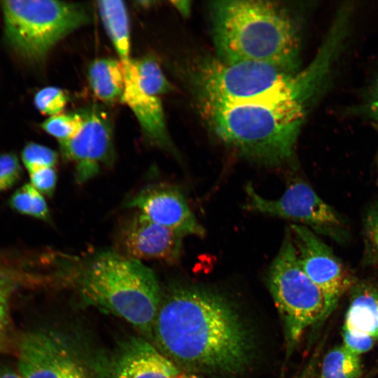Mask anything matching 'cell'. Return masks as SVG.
Listing matches in <instances>:
<instances>
[{
    "label": "cell",
    "instance_id": "obj_1",
    "mask_svg": "<svg viewBox=\"0 0 378 378\" xmlns=\"http://www.w3.org/2000/svg\"><path fill=\"white\" fill-rule=\"evenodd\" d=\"M153 340L188 372L237 375L253 356L251 335L237 309L219 293L198 286H174L162 295Z\"/></svg>",
    "mask_w": 378,
    "mask_h": 378
},
{
    "label": "cell",
    "instance_id": "obj_2",
    "mask_svg": "<svg viewBox=\"0 0 378 378\" xmlns=\"http://www.w3.org/2000/svg\"><path fill=\"white\" fill-rule=\"evenodd\" d=\"M317 95H289L239 104L198 103L211 132L243 158L279 167L294 157L307 110Z\"/></svg>",
    "mask_w": 378,
    "mask_h": 378
},
{
    "label": "cell",
    "instance_id": "obj_3",
    "mask_svg": "<svg viewBox=\"0 0 378 378\" xmlns=\"http://www.w3.org/2000/svg\"><path fill=\"white\" fill-rule=\"evenodd\" d=\"M209 13L220 59L301 69L300 24L288 6L270 1H216Z\"/></svg>",
    "mask_w": 378,
    "mask_h": 378
},
{
    "label": "cell",
    "instance_id": "obj_4",
    "mask_svg": "<svg viewBox=\"0 0 378 378\" xmlns=\"http://www.w3.org/2000/svg\"><path fill=\"white\" fill-rule=\"evenodd\" d=\"M76 285L85 304L125 319L153 340L162 294L155 275L141 261L97 253L77 270Z\"/></svg>",
    "mask_w": 378,
    "mask_h": 378
},
{
    "label": "cell",
    "instance_id": "obj_5",
    "mask_svg": "<svg viewBox=\"0 0 378 378\" xmlns=\"http://www.w3.org/2000/svg\"><path fill=\"white\" fill-rule=\"evenodd\" d=\"M186 78L197 104H239L281 97L316 85L307 68L294 70L256 61L229 62L217 57L193 62Z\"/></svg>",
    "mask_w": 378,
    "mask_h": 378
},
{
    "label": "cell",
    "instance_id": "obj_6",
    "mask_svg": "<svg viewBox=\"0 0 378 378\" xmlns=\"http://www.w3.org/2000/svg\"><path fill=\"white\" fill-rule=\"evenodd\" d=\"M2 9L7 43L32 63L43 61L57 43L90 20L83 5L61 1H5Z\"/></svg>",
    "mask_w": 378,
    "mask_h": 378
},
{
    "label": "cell",
    "instance_id": "obj_7",
    "mask_svg": "<svg viewBox=\"0 0 378 378\" xmlns=\"http://www.w3.org/2000/svg\"><path fill=\"white\" fill-rule=\"evenodd\" d=\"M267 286L284 323L288 354L307 328L330 314L322 291L300 265L290 227L270 267Z\"/></svg>",
    "mask_w": 378,
    "mask_h": 378
},
{
    "label": "cell",
    "instance_id": "obj_8",
    "mask_svg": "<svg viewBox=\"0 0 378 378\" xmlns=\"http://www.w3.org/2000/svg\"><path fill=\"white\" fill-rule=\"evenodd\" d=\"M18 367L22 378H92L76 346L51 330H36L23 336Z\"/></svg>",
    "mask_w": 378,
    "mask_h": 378
},
{
    "label": "cell",
    "instance_id": "obj_9",
    "mask_svg": "<svg viewBox=\"0 0 378 378\" xmlns=\"http://www.w3.org/2000/svg\"><path fill=\"white\" fill-rule=\"evenodd\" d=\"M245 190L244 207L249 211L298 222L321 232H330L340 225L334 209L305 182H293L276 200L263 197L251 183Z\"/></svg>",
    "mask_w": 378,
    "mask_h": 378
},
{
    "label": "cell",
    "instance_id": "obj_10",
    "mask_svg": "<svg viewBox=\"0 0 378 378\" xmlns=\"http://www.w3.org/2000/svg\"><path fill=\"white\" fill-rule=\"evenodd\" d=\"M83 123L76 135L59 143L62 156L71 162L76 179L83 183L97 175L114 159L113 128L104 110L92 105L81 111Z\"/></svg>",
    "mask_w": 378,
    "mask_h": 378
},
{
    "label": "cell",
    "instance_id": "obj_11",
    "mask_svg": "<svg viewBox=\"0 0 378 378\" xmlns=\"http://www.w3.org/2000/svg\"><path fill=\"white\" fill-rule=\"evenodd\" d=\"M300 265L319 288L326 300L329 313L351 284L349 275L332 251L309 227L290 226Z\"/></svg>",
    "mask_w": 378,
    "mask_h": 378
},
{
    "label": "cell",
    "instance_id": "obj_12",
    "mask_svg": "<svg viewBox=\"0 0 378 378\" xmlns=\"http://www.w3.org/2000/svg\"><path fill=\"white\" fill-rule=\"evenodd\" d=\"M183 237L139 211L122 225L119 241L127 258L175 263L181 255Z\"/></svg>",
    "mask_w": 378,
    "mask_h": 378
},
{
    "label": "cell",
    "instance_id": "obj_13",
    "mask_svg": "<svg viewBox=\"0 0 378 378\" xmlns=\"http://www.w3.org/2000/svg\"><path fill=\"white\" fill-rule=\"evenodd\" d=\"M127 206L136 208L153 222L173 230L183 236L205 234L182 192L171 186L147 188L128 201Z\"/></svg>",
    "mask_w": 378,
    "mask_h": 378
},
{
    "label": "cell",
    "instance_id": "obj_14",
    "mask_svg": "<svg viewBox=\"0 0 378 378\" xmlns=\"http://www.w3.org/2000/svg\"><path fill=\"white\" fill-rule=\"evenodd\" d=\"M179 373L169 358L141 337L121 342L109 365L110 378H177Z\"/></svg>",
    "mask_w": 378,
    "mask_h": 378
},
{
    "label": "cell",
    "instance_id": "obj_15",
    "mask_svg": "<svg viewBox=\"0 0 378 378\" xmlns=\"http://www.w3.org/2000/svg\"><path fill=\"white\" fill-rule=\"evenodd\" d=\"M121 62L124 73L122 101L133 112L144 134L153 145L164 149L172 147L160 97L144 92L139 84L134 59Z\"/></svg>",
    "mask_w": 378,
    "mask_h": 378
},
{
    "label": "cell",
    "instance_id": "obj_16",
    "mask_svg": "<svg viewBox=\"0 0 378 378\" xmlns=\"http://www.w3.org/2000/svg\"><path fill=\"white\" fill-rule=\"evenodd\" d=\"M344 327L372 337L378 342V288L359 286L354 291L345 316Z\"/></svg>",
    "mask_w": 378,
    "mask_h": 378
},
{
    "label": "cell",
    "instance_id": "obj_17",
    "mask_svg": "<svg viewBox=\"0 0 378 378\" xmlns=\"http://www.w3.org/2000/svg\"><path fill=\"white\" fill-rule=\"evenodd\" d=\"M88 80L94 94L106 104L122 99L124 73L121 62L113 58H99L88 69Z\"/></svg>",
    "mask_w": 378,
    "mask_h": 378
},
{
    "label": "cell",
    "instance_id": "obj_18",
    "mask_svg": "<svg viewBox=\"0 0 378 378\" xmlns=\"http://www.w3.org/2000/svg\"><path fill=\"white\" fill-rule=\"evenodd\" d=\"M97 4L104 27L120 61L131 59L130 22L125 2L105 0L99 1Z\"/></svg>",
    "mask_w": 378,
    "mask_h": 378
},
{
    "label": "cell",
    "instance_id": "obj_19",
    "mask_svg": "<svg viewBox=\"0 0 378 378\" xmlns=\"http://www.w3.org/2000/svg\"><path fill=\"white\" fill-rule=\"evenodd\" d=\"M360 373V356L342 344L331 349L325 356L321 378H358Z\"/></svg>",
    "mask_w": 378,
    "mask_h": 378
},
{
    "label": "cell",
    "instance_id": "obj_20",
    "mask_svg": "<svg viewBox=\"0 0 378 378\" xmlns=\"http://www.w3.org/2000/svg\"><path fill=\"white\" fill-rule=\"evenodd\" d=\"M139 84L146 94L160 97L172 90L158 61L152 56L134 59Z\"/></svg>",
    "mask_w": 378,
    "mask_h": 378
},
{
    "label": "cell",
    "instance_id": "obj_21",
    "mask_svg": "<svg viewBox=\"0 0 378 378\" xmlns=\"http://www.w3.org/2000/svg\"><path fill=\"white\" fill-rule=\"evenodd\" d=\"M9 204L18 213L44 220L49 218V210L43 196L31 183H26L14 192Z\"/></svg>",
    "mask_w": 378,
    "mask_h": 378
},
{
    "label": "cell",
    "instance_id": "obj_22",
    "mask_svg": "<svg viewBox=\"0 0 378 378\" xmlns=\"http://www.w3.org/2000/svg\"><path fill=\"white\" fill-rule=\"evenodd\" d=\"M83 123V116L79 111L48 117L41 124V127L47 134L57 139L59 144L76 135Z\"/></svg>",
    "mask_w": 378,
    "mask_h": 378
},
{
    "label": "cell",
    "instance_id": "obj_23",
    "mask_svg": "<svg viewBox=\"0 0 378 378\" xmlns=\"http://www.w3.org/2000/svg\"><path fill=\"white\" fill-rule=\"evenodd\" d=\"M68 96L59 88L47 86L34 95V103L37 110L49 117L61 113L68 102Z\"/></svg>",
    "mask_w": 378,
    "mask_h": 378
},
{
    "label": "cell",
    "instance_id": "obj_24",
    "mask_svg": "<svg viewBox=\"0 0 378 378\" xmlns=\"http://www.w3.org/2000/svg\"><path fill=\"white\" fill-rule=\"evenodd\" d=\"M21 159L29 172L41 167H53L57 162V154L49 147L29 142L22 149Z\"/></svg>",
    "mask_w": 378,
    "mask_h": 378
},
{
    "label": "cell",
    "instance_id": "obj_25",
    "mask_svg": "<svg viewBox=\"0 0 378 378\" xmlns=\"http://www.w3.org/2000/svg\"><path fill=\"white\" fill-rule=\"evenodd\" d=\"M21 174L19 160L15 154L0 155V191L11 188L19 181Z\"/></svg>",
    "mask_w": 378,
    "mask_h": 378
},
{
    "label": "cell",
    "instance_id": "obj_26",
    "mask_svg": "<svg viewBox=\"0 0 378 378\" xmlns=\"http://www.w3.org/2000/svg\"><path fill=\"white\" fill-rule=\"evenodd\" d=\"M343 345L354 354L360 356L369 351L375 340L370 335L343 326Z\"/></svg>",
    "mask_w": 378,
    "mask_h": 378
},
{
    "label": "cell",
    "instance_id": "obj_27",
    "mask_svg": "<svg viewBox=\"0 0 378 378\" xmlns=\"http://www.w3.org/2000/svg\"><path fill=\"white\" fill-rule=\"evenodd\" d=\"M30 183L41 194L51 196L57 183L54 167H41L29 172Z\"/></svg>",
    "mask_w": 378,
    "mask_h": 378
},
{
    "label": "cell",
    "instance_id": "obj_28",
    "mask_svg": "<svg viewBox=\"0 0 378 378\" xmlns=\"http://www.w3.org/2000/svg\"><path fill=\"white\" fill-rule=\"evenodd\" d=\"M15 286L13 274L7 268L0 265V304H8Z\"/></svg>",
    "mask_w": 378,
    "mask_h": 378
},
{
    "label": "cell",
    "instance_id": "obj_29",
    "mask_svg": "<svg viewBox=\"0 0 378 378\" xmlns=\"http://www.w3.org/2000/svg\"><path fill=\"white\" fill-rule=\"evenodd\" d=\"M366 234L368 242L378 258V209L372 211L368 216Z\"/></svg>",
    "mask_w": 378,
    "mask_h": 378
},
{
    "label": "cell",
    "instance_id": "obj_30",
    "mask_svg": "<svg viewBox=\"0 0 378 378\" xmlns=\"http://www.w3.org/2000/svg\"><path fill=\"white\" fill-rule=\"evenodd\" d=\"M367 105L369 115L378 123V77L373 85Z\"/></svg>",
    "mask_w": 378,
    "mask_h": 378
},
{
    "label": "cell",
    "instance_id": "obj_31",
    "mask_svg": "<svg viewBox=\"0 0 378 378\" xmlns=\"http://www.w3.org/2000/svg\"><path fill=\"white\" fill-rule=\"evenodd\" d=\"M8 324V304H0V342L3 340Z\"/></svg>",
    "mask_w": 378,
    "mask_h": 378
},
{
    "label": "cell",
    "instance_id": "obj_32",
    "mask_svg": "<svg viewBox=\"0 0 378 378\" xmlns=\"http://www.w3.org/2000/svg\"><path fill=\"white\" fill-rule=\"evenodd\" d=\"M0 378H22L20 374H18L15 370L6 368H0Z\"/></svg>",
    "mask_w": 378,
    "mask_h": 378
},
{
    "label": "cell",
    "instance_id": "obj_33",
    "mask_svg": "<svg viewBox=\"0 0 378 378\" xmlns=\"http://www.w3.org/2000/svg\"><path fill=\"white\" fill-rule=\"evenodd\" d=\"M173 3L183 15H187L189 12L190 5L188 1H174Z\"/></svg>",
    "mask_w": 378,
    "mask_h": 378
}]
</instances>
